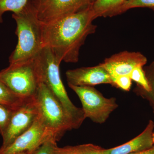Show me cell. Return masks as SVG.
<instances>
[{
	"label": "cell",
	"mask_w": 154,
	"mask_h": 154,
	"mask_svg": "<svg viewBox=\"0 0 154 154\" xmlns=\"http://www.w3.org/2000/svg\"><path fill=\"white\" fill-rule=\"evenodd\" d=\"M113 86L125 91H129L132 85V80L129 75L120 76L113 81Z\"/></svg>",
	"instance_id": "obj_21"
},
{
	"label": "cell",
	"mask_w": 154,
	"mask_h": 154,
	"mask_svg": "<svg viewBox=\"0 0 154 154\" xmlns=\"http://www.w3.org/2000/svg\"><path fill=\"white\" fill-rule=\"evenodd\" d=\"M132 81L137 84V86L147 92L150 91L145 72L143 66H138L134 69L129 75Z\"/></svg>",
	"instance_id": "obj_18"
},
{
	"label": "cell",
	"mask_w": 154,
	"mask_h": 154,
	"mask_svg": "<svg viewBox=\"0 0 154 154\" xmlns=\"http://www.w3.org/2000/svg\"><path fill=\"white\" fill-rule=\"evenodd\" d=\"M34 59L40 82L49 88L60 103L73 129H78L86 118L82 109L75 106L68 96L60 73L61 62L47 47H43Z\"/></svg>",
	"instance_id": "obj_2"
},
{
	"label": "cell",
	"mask_w": 154,
	"mask_h": 154,
	"mask_svg": "<svg viewBox=\"0 0 154 154\" xmlns=\"http://www.w3.org/2000/svg\"><path fill=\"white\" fill-rule=\"evenodd\" d=\"M83 154H102L103 149L99 146L94 145L92 144L79 145Z\"/></svg>",
	"instance_id": "obj_22"
},
{
	"label": "cell",
	"mask_w": 154,
	"mask_h": 154,
	"mask_svg": "<svg viewBox=\"0 0 154 154\" xmlns=\"http://www.w3.org/2000/svg\"><path fill=\"white\" fill-rule=\"evenodd\" d=\"M55 154H83L79 146H68L63 148L57 147Z\"/></svg>",
	"instance_id": "obj_23"
},
{
	"label": "cell",
	"mask_w": 154,
	"mask_h": 154,
	"mask_svg": "<svg viewBox=\"0 0 154 154\" xmlns=\"http://www.w3.org/2000/svg\"><path fill=\"white\" fill-rule=\"evenodd\" d=\"M144 70L148 81L150 91L147 92L138 86L135 89L134 91L137 94L149 102L154 113V61L148 66H146Z\"/></svg>",
	"instance_id": "obj_14"
},
{
	"label": "cell",
	"mask_w": 154,
	"mask_h": 154,
	"mask_svg": "<svg viewBox=\"0 0 154 154\" xmlns=\"http://www.w3.org/2000/svg\"><path fill=\"white\" fill-rule=\"evenodd\" d=\"M51 139L54 140L53 135L45 126L38 115L32 126L17 138L11 145L0 151V154L31 152Z\"/></svg>",
	"instance_id": "obj_9"
},
{
	"label": "cell",
	"mask_w": 154,
	"mask_h": 154,
	"mask_svg": "<svg viewBox=\"0 0 154 154\" xmlns=\"http://www.w3.org/2000/svg\"><path fill=\"white\" fill-rule=\"evenodd\" d=\"M152 138H153V143H154V133H153Z\"/></svg>",
	"instance_id": "obj_26"
},
{
	"label": "cell",
	"mask_w": 154,
	"mask_h": 154,
	"mask_svg": "<svg viewBox=\"0 0 154 154\" xmlns=\"http://www.w3.org/2000/svg\"><path fill=\"white\" fill-rule=\"evenodd\" d=\"M92 5L75 14L43 23L44 47L52 51L61 62H78L80 50L88 36L95 33L96 19Z\"/></svg>",
	"instance_id": "obj_1"
},
{
	"label": "cell",
	"mask_w": 154,
	"mask_h": 154,
	"mask_svg": "<svg viewBox=\"0 0 154 154\" xmlns=\"http://www.w3.org/2000/svg\"><path fill=\"white\" fill-rule=\"evenodd\" d=\"M0 81L14 94L23 99L35 96L40 81L35 60L10 64L0 71Z\"/></svg>",
	"instance_id": "obj_5"
},
{
	"label": "cell",
	"mask_w": 154,
	"mask_h": 154,
	"mask_svg": "<svg viewBox=\"0 0 154 154\" xmlns=\"http://www.w3.org/2000/svg\"><path fill=\"white\" fill-rule=\"evenodd\" d=\"M129 154H154V145L151 148L147 149Z\"/></svg>",
	"instance_id": "obj_24"
},
{
	"label": "cell",
	"mask_w": 154,
	"mask_h": 154,
	"mask_svg": "<svg viewBox=\"0 0 154 154\" xmlns=\"http://www.w3.org/2000/svg\"><path fill=\"white\" fill-rule=\"evenodd\" d=\"M23 99L14 94L0 81V104L15 110L25 102Z\"/></svg>",
	"instance_id": "obj_15"
},
{
	"label": "cell",
	"mask_w": 154,
	"mask_h": 154,
	"mask_svg": "<svg viewBox=\"0 0 154 154\" xmlns=\"http://www.w3.org/2000/svg\"><path fill=\"white\" fill-rule=\"evenodd\" d=\"M66 75L68 85L93 87L101 84L113 85L110 75L101 63L95 66L69 70Z\"/></svg>",
	"instance_id": "obj_11"
},
{
	"label": "cell",
	"mask_w": 154,
	"mask_h": 154,
	"mask_svg": "<svg viewBox=\"0 0 154 154\" xmlns=\"http://www.w3.org/2000/svg\"><path fill=\"white\" fill-rule=\"evenodd\" d=\"M126 0H95L92 8L96 18L112 17L113 13Z\"/></svg>",
	"instance_id": "obj_13"
},
{
	"label": "cell",
	"mask_w": 154,
	"mask_h": 154,
	"mask_svg": "<svg viewBox=\"0 0 154 154\" xmlns=\"http://www.w3.org/2000/svg\"><path fill=\"white\" fill-rule=\"evenodd\" d=\"M38 112L34 97L25 100L14 110L5 130L2 134V145L0 151L5 149L32 126L38 117Z\"/></svg>",
	"instance_id": "obj_8"
},
{
	"label": "cell",
	"mask_w": 154,
	"mask_h": 154,
	"mask_svg": "<svg viewBox=\"0 0 154 154\" xmlns=\"http://www.w3.org/2000/svg\"><path fill=\"white\" fill-rule=\"evenodd\" d=\"M57 147L56 141L50 140L29 154H55Z\"/></svg>",
	"instance_id": "obj_20"
},
{
	"label": "cell",
	"mask_w": 154,
	"mask_h": 154,
	"mask_svg": "<svg viewBox=\"0 0 154 154\" xmlns=\"http://www.w3.org/2000/svg\"><path fill=\"white\" fill-rule=\"evenodd\" d=\"M154 128V122L149 120L145 129L136 137L118 146L108 149H103L102 153L129 154L150 148L154 145L152 138Z\"/></svg>",
	"instance_id": "obj_12"
},
{
	"label": "cell",
	"mask_w": 154,
	"mask_h": 154,
	"mask_svg": "<svg viewBox=\"0 0 154 154\" xmlns=\"http://www.w3.org/2000/svg\"><path fill=\"white\" fill-rule=\"evenodd\" d=\"M29 153L30 152H24L20 153L17 154H29Z\"/></svg>",
	"instance_id": "obj_25"
},
{
	"label": "cell",
	"mask_w": 154,
	"mask_h": 154,
	"mask_svg": "<svg viewBox=\"0 0 154 154\" xmlns=\"http://www.w3.org/2000/svg\"><path fill=\"white\" fill-rule=\"evenodd\" d=\"M17 24L18 42L9 57L10 64L34 59L44 47L42 25L30 0L22 11L12 14Z\"/></svg>",
	"instance_id": "obj_3"
},
{
	"label": "cell",
	"mask_w": 154,
	"mask_h": 154,
	"mask_svg": "<svg viewBox=\"0 0 154 154\" xmlns=\"http://www.w3.org/2000/svg\"><path fill=\"white\" fill-rule=\"evenodd\" d=\"M30 0H0V23H3V16L5 12L17 13L22 11Z\"/></svg>",
	"instance_id": "obj_16"
},
{
	"label": "cell",
	"mask_w": 154,
	"mask_h": 154,
	"mask_svg": "<svg viewBox=\"0 0 154 154\" xmlns=\"http://www.w3.org/2000/svg\"><path fill=\"white\" fill-rule=\"evenodd\" d=\"M68 86L79 98L85 118L95 123H104L118 107L115 98H105L93 87Z\"/></svg>",
	"instance_id": "obj_6"
},
{
	"label": "cell",
	"mask_w": 154,
	"mask_h": 154,
	"mask_svg": "<svg viewBox=\"0 0 154 154\" xmlns=\"http://www.w3.org/2000/svg\"><path fill=\"white\" fill-rule=\"evenodd\" d=\"M147 62L146 57L140 52L124 51L105 59L101 64L113 82L120 76L129 75L134 69L138 66L143 67Z\"/></svg>",
	"instance_id": "obj_10"
},
{
	"label": "cell",
	"mask_w": 154,
	"mask_h": 154,
	"mask_svg": "<svg viewBox=\"0 0 154 154\" xmlns=\"http://www.w3.org/2000/svg\"><path fill=\"white\" fill-rule=\"evenodd\" d=\"M34 97L38 116L56 141L60 140L67 131L73 129L62 106L44 83H40Z\"/></svg>",
	"instance_id": "obj_4"
},
{
	"label": "cell",
	"mask_w": 154,
	"mask_h": 154,
	"mask_svg": "<svg viewBox=\"0 0 154 154\" xmlns=\"http://www.w3.org/2000/svg\"><path fill=\"white\" fill-rule=\"evenodd\" d=\"M95 0H30L38 19L48 23L92 5Z\"/></svg>",
	"instance_id": "obj_7"
},
{
	"label": "cell",
	"mask_w": 154,
	"mask_h": 154,
	"mask_svg": "<svg viewBox=\"0 0 154 154\" xmlns=\"http://www.w3.org/2000/svg\"><path fill=\"white\" fill-rule=\"evenodd\" d=\"M149 8L154 11V0H126L113 13V17L135 8Z\"/></svg>",
	"instance_id": "obj_17"
},
{
	"label": "cell",
	"mask_w": 154,
	"mask_h": 154,
	"mask_svg": "<svg viewBox=\"0 0 154 154\" xmlns=\"http://www.w3.org/2000/svg\"><path fill=\"white\" fill-rule=\"evenodd\" d=\"M14 110L11 107L0 104V133L1 134L5 130Z\"/></svg>",
	"instance_id": "obj_19"
}]
</instances>
